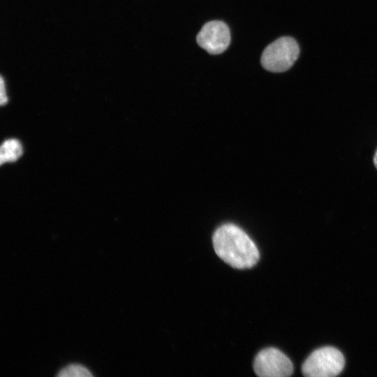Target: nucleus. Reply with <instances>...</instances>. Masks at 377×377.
Segmentation results:
<instances>
[{"label":"nucleus","instance_id":"obj_1","mask_svg":"<svg viewBox=\"0 0 377 377\" xmlns=\"http://www.w3.org/2000/svg\"><path fill=\"white\" fill-rule=\"evenodd\" d=\"M212 241L217 256L234 268H250L259 260V251L254 242L234 224L226 223L218 228Z\"/></svg>","mask_w":377,"mask_h":377},{"label":"nucleus","instance_id":"obj_2","mask_svg":"<svg viewBox=\"0 0 377 377\" xmlns=\"http://www.w3.org/2000/svg\"><path fill=\"white\" fill-rule=\"evenodd\" d=\"M300 54V47L292 37H281L269 44L263 52L260 62L271 72L281 73L288 70Z\"/></svg>","mask_w":377,"mask_h":377},{"label":"nucleus","instance_id":"obj_3","mask_svg":"<svg viewBox=\"0 0 377 377\" xmlns=\"http://www.w3.org/2000/svg\"><path fill=\"white\" fill-rule=\"evenodd\" d=\"M344 364L342 353L335 348L326 346L314 350L303 363L302 371L308 377H332L341 372Z\"/></svg>","mask_w":377,"mask_h":377},{"label":"nucleus","instance_id":"obj_4","mask_svg":"<svg viewBox=\"0 0 377 377\" xmlns=\"http://www.w3.org/2000/svg\"><path fill=\"white\" fill-rule=\"evenodd\" d=\"M253 370L260 377H287L293 374V365L281 350L268 348L262 350L256 356Z\"/></svg>","mask_w":377,"mask_h":377},{"label":"nucleus","instance_id":"obj_5","mask_svg":"<svg viewBox=\"0 0 377 377\" xmlns=\"http://www.w3.org/2000/svg\"><path fill=\"white\" fill-rule=\"evenodd\" d=\"M197 43L211 54L223 52L230 43V33L227 24L219 20L206 23L197 35Z\"/></svg>","mask_w":377,"mask_h":377},{"label":"nucleus","instance_id":"obj_6","mask_svg":"<svg viewBox=\"0 0 377 377\" xmlns=\"http://www.w3.org/2000/svg\"><path fill=\"white\" fill-rule=\"evenodd\" d=\"M22 154V147L20 142L15 139L5 141L0 150V161L2 165L5 162L16 161Z\"/></svg>","mask_w":377,"mask_h":377},{"label":"nucleus","instance_id":"obj_7","mask_svg":"<svg viewBox=\"0 0 377 377\" xmlns=\"http://www.w3.org/2000/svg\"><path fill=\"white\" fill-rule=\"evenodd\" d=\"M57 376L59 377H84L92 376V374L85 367L77 364H72L61 369Z\"/></svg>","mask_w":377,"mask_h":377},{"label":"nucleus","instance_id":"obj_8","mask_svg":"<svg viewBox=\"0 0 377 377\" xmlns=\"http://www.w3.org/2000/svg\"><path fill=\"white\" fill-rule=\"evenodd\" d=\"M7 102V98L6 96L3 80L1 79V105H3Z\"/></svg>","mask_w":377,"mask_h":377},{"label":"nucleus","instance_id":"obj_9","mask_svg":"<svg viewBox=\"0 0 377 377\" xmlns=\"http://www.w3.org/2000/svg\"><path fill=\"white\" fill-rule=\"evenodd\" d=\"M374 163L377 169V149L375 152L374 156Z\"/></svg>","mask_w":377,"mask_h":377}]
</instances>
